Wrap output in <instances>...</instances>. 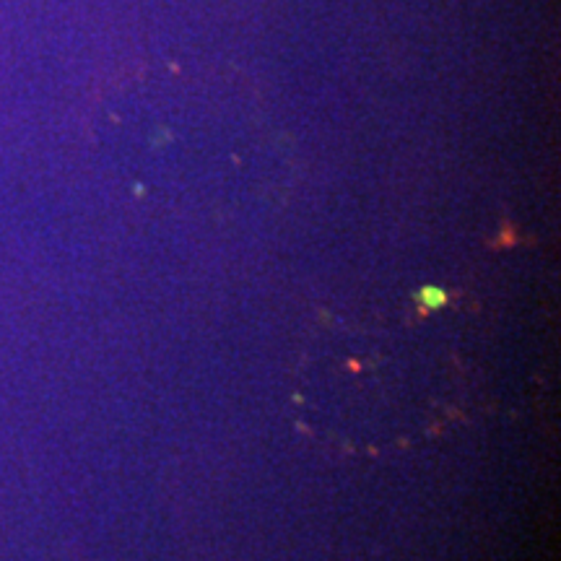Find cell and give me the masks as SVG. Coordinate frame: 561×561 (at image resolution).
I'll return each mask as SVG.
<instances>
[{"instance_id":"cell-1","label":"cell","mask_w":561,"mask_h":561,"mask_svg":"<svg viewBox=\"0 0 561 561\" xmlns=\"http://www.w3.org/2000/svg\"><path fill=\"white\" fill-rule=\"evenodd\" d=\"M419 302L424 304L426 310H437V307H445L447 304V291L434 289V286H426L419 294Z\"/></svg>"}]
</instances>
